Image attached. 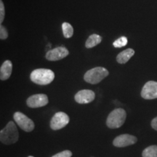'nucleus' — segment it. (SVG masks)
<instances>
[{
    "instance_id": "obj_1",
    "label": "nucleus",
    "mask_w": 157,
    "mask_h": 157,
    "mask_svg": "<svg viewBox=\"0 0 157 157\" xmlns=\"http://www.w3.org/2000/svg\"><path fill=\"white\" fill-rule=\"evenodd\" d=\"M31 80L39 85H47L54 80L55 74L52 70L46 68H38L31 72Z\"/></svg>"
},
{
    "instance_id": "obj_2",
    "label": "nucleus",
    "mask_w": 157,
    "mask_h": 157,
    "mask_svg": "<svg viewBox=\"0 0 157 157\" xmlns=\"http://www.w3.org/2000/svg\"><path fill=\"white\" fill-rule=\"evenodd\" d=\"M19 133L16 125L13 121H9L6 127L0 132V140L5 145H10L18 140Z\"/></svg>"
},
{
    "instance_id": "obj_3",
    "label": "nucleus",
    "mask_w": 157,
    "mask_h": 157,
    "mask_svg": "<svg viewBox=\"0 0 157 157\" xmlns=\"http://www.w3.org/2000/svg\"><path fill=\"white\" fill-rule=\"evenodd\" d=\"M127 118L126 111L123 109H116L108 116L106 125L111 129L121 127L125 122Z\"/></svg>"
},
{
    "instance_id": "obj_4",
    "label": "nucleus",
    "mask_w": 157,
    "mask_h": 157,
    "mask_svg": "<svg viewBox=\"0 0 157 157\" xmlns=\"http://www.w3.org/2000/svg\"><path fill=\"white\" fill-rule=\"evenodd\" d=\"M109 71L103 67H95L86 72L84 76V81L92 84L101 82L109 75Z\"/></svg>"
},
{
    "instance_id": "obj_5",
    "label": "nucleus",
    "mask_w": 157,
    "mask_h": 157,
    "mask_svg": "<svg viewBox=\"0 0 157 157\" xmlns=\"http://www.w3.org/2000/svg\"><path fill=\"white\" fill-rule=\"evenodd\" d=\"M13 118L20 128L22 129L25 132H29L34 130L35 127L34 121L29 119L27 116H25L24 113L17 111L14 113Z\"/></svg>"
},
{
    "instance_id": "obj_6",
    "label": "nucleus",
    "mask_w": 157,
    "mask_h": 157,
    "mask_svg": "<svg viewBox=\"0 0 157 157\" xmlns=\"http://www.w3.org/2000/svg\"><path fill=\"white\" fill-rule=\"evenodd\" d=\"M69 117L64 112H57L50 121V127L53 130L63 128L69 122Z\"/></svg>"
},
{
    "instance_id": "obj_7",
    "label": "nucleus",
    "mask_w": 157,
    "mask_h": 157,
    "mask_svg": "<svg viewBox=\"0 0 157 157\" xmlns=\"http://www.w3.org/2000/svg\"><path fill=\"white\" fill-rule=\"evenodd\" d=\"M141 97L146 100L157 98V82L149 81L146 82L141 91Z\"/></svg>"
},
{
    "instance_id": "obj_8",
    "label": "nucleus",
    "mask_w": 157,
    "mask_h": 157,
    "mask_svg": "<svg viewBox=\"0 0 157 157\" xmlns=\"http://www.w3.org/2000/svg\"><path fill=\"white\" fill-rule=\"evenodd\" d=\"M48 96L44 94H36L29 97L26 101V104L29 107L32 109L45 106L48 103Z\"/></svg>"
},
{
    "instance_id": "obj_9",
    "label": "nucleus",
    "mask_w": 157,
    "mask_h": 157,
    "mask_svg": "<svg viewBox=\"0 0 157 157\" xmlns=\"http://www.w3.org/2000/svg\"><path fill=\"white\" fill-rule=\"evenodd\" d=\"M137 141V138L134 135L123 134L117 136L113 141V145L118 148H124L135 144Z\"/></svg>"
},
{
    "instance_id": "obj_10",
    "label": "nucleus",
    "mask_w": 157,
    "mask_h": 157,
    "mask_svg": "<svg viewBox=\"0 0 157 157\" xmlns=\"http://www.w3.org/2000/svg\"><path fill=\"white\" fill-rule=\"evenodd\" d=\"M69 54L68 50L64 47H58L49 50L46 53V58L50 61H56L66 58Z\"/></svg>"
},
{
    "instance_id": "obj_11",
    "label": "nucleus",
    "mask_w": 157,
    "mask_h": 157,
    "mask_svg": "<svg viewBox=\"0 0 157 157\" xmlns=\"http://www.w3.org/2000/svg\"><path fill=\"white\" fill-rule=\"evenodd\" d=\"M95 94L93 90H82L75 95V101L79 104H87L91 103L95 100Z\"/></svg>"
},
{
    "instance_id": "obj_12",
    "label": "nucleus",
    "mask_w": 157,
    "mask_h": 157,
    "mask_svg": "<svg viewBox=\"0 0 157 157\" xmlns=\"http://www.w3.org/2000/svg\"><path fill=\"white\" fill-rule=\"evenodd\" d=\"M12 71H13V64L10 60H6L4 62L0 68V78L2 81H5L10 77Z\"/></svg>"
},
{
    "instance_id": "obj_13",
    "label": "nucleus",
    "mask_w": 157,
    "mask_h": 157,
    "mask_svg": "<svg viewBox=\"0 0 157 157\" xmlns=\"http://www.w3.org/2000/svg\"><path fill=\"white\" fill-rule=\"evenodd\" d=\"M135 55V50L129 48L122 51L118 55L117 57V60L119 63L124 64L128 61L132 57Z\"/></svg>"
},
{
    "instance_id": "obj_14",
    "label": "nucleus",
    "mask_w": 157,
    "mask_h": 157,
    "mask_svg": "<svg viewBox=\"0 0 157 157\" xmlns=\"http://www.w3.org/2000/svg\"><path fill=\"white\" fill-rule=\"evenodd\" d=\"M102 41V37L98 34H92L88 37L85 43V47L87 48H92L95 47L96 45L99 44Z\"/></svg>"
},
{
    "instance_id": "obj_15",
    "label": "nucleus",
    "mask_w": 157,
    "mask_h": 157,
    "mask_svg": "<svg viewBox=\"0 0 157 157\" xmlns=\"http://www.w3.org/2000/svg\"><path fill=\"white\" fill-rule=\"evenodd\" d=\"M143 157H157V146H153L147 147L143 150L142 153Z\"/></svg>"
},
{
    "instance_id": "obj_16",
    "label": "nucleus",
    "mask_w": 157,
    "mask_h": 157,
    "mask_svg": "<svg viewBox=\"0 0 157 157\" xmlns=\"http://www.w3.org/2000/svg\"><path fill=\"white\" fill-rule=\"evenodd\" d=\"M62 30L63 36L66 38H71L73 36L74 29L70 23L65 22L62 24Z\"/></svg>"
},
{
    "instance_id": "obj_17",
    "label": "nucleus",
    "mask_w": 157,
    "mask_h": 157,
    "mask_svg": "<svg viewBox=\"0 0 157 157\" xmlns=\"http://www.w3.org/2000/svg\"><path fill=\"white\" fill-rule=\"evenodd\" d=\"M127 44V38L125 36H121L119 38L113 43V45L114 48H122L124 46H126Z\"/></svg>"
},
{
    "instance_id": "obj_18",
    "label": "nucleus",
    "mask_w": 157,
    "mask_h": 157,
    "mask_svg": "<svg viewBox=\"0 0 157 157\" xmlns=\"http://www.w3.org/2000/svg\"><path fill=\"white\" fill-rule=\"evenodd\" d=\"M72 153L71 151L68 150L63 151H61L60 153H58V154L54 155L52 157H71Z\"/></svg>"
},
{
    "instance_id": "obj_19",
    "label": "nucleus",
    "mask_w": 157,
    "mask_h": 157,
    "mask_svg": "<svg viewBox=\"0 0 157 157\" xmlns=\"http://www.w3.org/2000/svg\"><path fill=\"white\" fill-rule=\"evenodd\" d=\"M7 37H8V33H7L5 27L2 26V25H1V26H0V39L2 40H4V39H7Z\"/></svg>"
},
{
    "instance_id": "obj_20",
    "label": "nucleus",
    "mask_w": 157,
    "mask_h": 157,
    "mask_svg": "<svg viewBox=\"0 0 157 157\" xmlns=\"http://www.w3.org/2000/svg\"><path fill=\"white\" fill-rule=\"evenodd\" d=\"M5 18V6H4L3 2L0 0V23L3 22Z\"/></svg>"
},
{
    "instance_id": "obj_21",
    "label": "nucleus",
    "mask_w": 157,
    "mask_h": 157,
    "mask_svg": "<svg viewBox=\"0 0 157 157\" xmlns=\"http://www.w3.org/2000/svg\"><path fill=\"white\" fill-rule=\"evenodd\" d=\"M151 127L153 129L157 131V117H155L154 119L151 121Z\"/></svg>"
},
{
    "instance_id": "obj_22",
    "label": "nucleus",
    "mask_w": 157,
    "mask_h": 157,
    "mask_svg": "<svg viewBox=\"0 0 157 157\" xmlns=\"http://www.w3.org/2000/svg\"><path fill=\"white\" fill-rule=\"evenodd\" d=\"M29 157H34V156H29Z\"/></svg>"
}]
</instances>
